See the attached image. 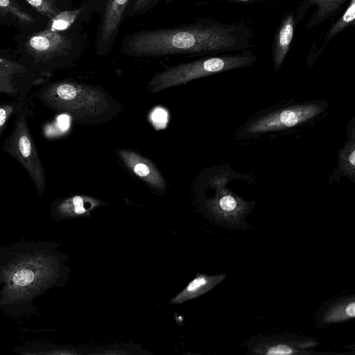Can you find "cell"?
<instances>
[{"instance_id": "1", "label": "cell", "mask_w": 355, "mask_h": 355, "mask_svg": "<svg viewBox=\"0 0 355 355\" xmlns=\"http://www.w3.org/2000/svg\"><path fill=\"white\" fill-rule=\"evenodd\" d=\"M248 28L207 18L173 27L140 30L124 36L119 51L134 58L209 55L254 46Z\"/></svg>"}, {"instance_id": "2", "label": "cell", "mask_w": 355, "mask_h": 355, "mask_svg": "<svg viewBox=\"0 0 355 355\" xmlns=\"http://www.w3.org/2000/svg\"><path fill=\"white\" fill-rule=\"evenodd\" d=\"M59 258L49 243L26 242L0 250V309L28 310L36 297L55 286Z\"/></svg>"}, {"instance_id": "3", "label": "cell", "mask_w": 355, "mask_h": 355, "mask_svg": "<svg viewBox=\"0 0 355 355\" xmlns=\"http://www.w3.org/2000/svg\"><path fill=\"white\" fill-rule=\"evenodd\" d=\"M24 28L17 36V59L44 79L72 66L83 53L80 29L61 30L49 20L41 29Z\"/></svg>"}, {"instance_id": "4", "label": "cell", "mask_w": 355, "mask_h": 355, "mask_svg": "<svg viewBox=\"0 0 355 355\" xmlns=\"http://www.w3.org/2000/svg\"><path fill=\"white\" fill-rule=\"evenodd\" d=\"M33 96L50 110L67 114L80 124L103 123L121 109L102 86L69 79L43 85Z\"/></svg>"}, {"instance_id": "5", "label": "cell", "mask_w": 355, "mask_h": 355, "mask_svg": "<svg viewBox=\"0 0 355 355\" xmlns=\"http://www.w3.org/2000/svg\"><path fill=\"white\" fill-rule=\"evenodd\" d=\"M28 115L26 98L21 99L15 112L12 131L4 139L2 149L23 166L42 197L46 191V173L28 127Z\"/></svg>"}, {"instance_id": "6", "label": "cell", "mask_w": 355, "mask_h": 355, "mask_svg": "<svg viewBox=\"0 0 355 355\" xmlns=\"http://www.w3.org/2000/svg\"><path fill=\"white\" fill-rule=\"evenodd\" d=\"M324 110L322 103L311 102L275 110L248 123L244 129L252 136L290 128L313 119Z\"/></svg>"}, {"instance_id": "7", "label": "cell", "mask_w": 355, "mask_h": 355, "mask_svg": "<svg viewBox=\"0 0 355 355\" xmlns=\"http://www.w3.org/2000/svg\"><path fill=\"white\" fill-rule=\"evenodd\" d=\"M44 81L18 59L0 56V93L13 99L27 98L31 89Z\"/></svg>"}, {"instance_id": "8", "label": "cell", "mask_w": 355, "mask_h": 355, "mask_svg": "<svg viewBox=\"0 0 355 355\" xmlns=\"http://www.w3.org/2000/svg\"><path fill=\"white\" fill-rule=\"evenodd\" d=\"M130 1L105 0L96 33L95 51L97 55L105 56L111 52Z\"/></svg>"}, {"instance_id": "9", "label": "cell", "mask_w": 355, "mask_h": 355, "mask_svg": "<svg viewBox=\"0 0 355 355\" xmlns=\"http://www.w3.org/2000/svg\"><path fill=\"white\" fill-rule=\"evenodd\" d=\"M222 178H214L216 195L205 202L206 207L216 219L231 223H238L249 211V202L225 188Z\"/></svg>"}, {"instance_id": "10", "label": "cell", "mask_w": 355, "mask_h": 355, "mask_svg": "<svg viewBox=\"0 0 355 355\" xmlns=\"http://www.w3.org/2000/svg\"><path fill=\"white\" fill-rule=\"evenodd\" d=\"M349 0H301L293 11L295 26L304 19L307 12L315 7L313 12L307 20L305 28L312 29L331 17L338 14L345 8Z\"/></svg>"}, {"instance_id": "11", "label": "cell", "mask_w": 355, "mask_h": 355, "mask_svg": "<svg viewBox=\"0 0 355 355\" xmlns=\"http://www.w3.org/2000/svg\"><path fill=\"white\" fill-rule=\"evenodd\" d=\"M116 154L124 165L149 187L157 190L166 189L164 178L149 159L127 149H119Z\"/></svg>"}, {"instance_id": "12", "label": "cell", "mask_w": 355, "mask_h": 355, "mask_svg": "<svg viewBox=\"0 0 355 355\" xmlns=\"http://www.w3.org/2000/svg\"><path fill=\"white\" fill-rule=\"evenodd\" d=\"M101 204L93 197L74 195L55 200L51 205V214L56 219L84 216Z\"/></svg>"}, {"instance_id": "13", "label": "cell", "mask_w": 355, "mask_h": 355, "mask_svg": "<svg viewBox=\"0 0 355 355\" xmlns=\"http://www.w3.org/2000/svg\"><path fill=\"white\" fill-rule=\"evenodd\" d=\"M295 24L293 11L287 12L281 19L275 33L272 55L275 71L281 68L292 44Z\"/></svg>"}, {"instance_id": "14", "label": "cell", "mask_w": 355, "mask_h": 355, "mask_svg": "<svg viewBox=\"0 0 355 355\" xmlns=\"http://www.w3.org/2000/svg\"><path fill=\"white\" fill-rule=\"evenodd\" d=\"M105 0H87L74 9L60 12L53 18L62 29H80L97 12L101 14Z\"/></svg>"}, {"instance_id": "15", "label": "cell", "mask_w": 355, "mask_h": 355, "mask_svg": "<svg viewBox=\"0 0 355 355\" xmlns=\"http://www.w3.org/2000/svg\"><path fill=\"white\" fill-rule=\"evenodd\" d=\"M225 277L223 273L216 275L198 274L180 293L171 300L169 304H180L199 297L212 289Z\"/></svg>"}, {"instance_id": "16", "label": "cell", "mask_w": 355, "mask_h": 355, "mask_svg": "<svg viewBox=\"0 0 355 355\" xmlns=\"http://www.w3.org/2000/svg\"><path fill=\"white\" fill-rule=\"evenodd\" d=\"M355 24V0H349L341 15L329 27L323 36L322 45L315 49H310L307 62H313L323 51L329 42L342 31Z\"/></svg>"}, {"instance_id": "17", "label": "cell", "mask_w": 355, "mask_h": 355, "mask_svg": "<svg viewBox=\"0 0 355 355\" xmlns=\"http://www.w3.org/2000/svg\"><path fill=\"white\" fill-rule=\"evenodd\" d=\"M311 341L272 342L263 343L254 348L261 354H294L304 353V349L314 345Z\"/></svg>"}, {"instance_id": "18", "label": "cell", "mask_w": 355, "mask_h": 355, "mask_svg": "<svg viewBox=\"0 0 355 355\" xmlns=\"http://www.w3.org/2000/svg\"><path fill=\"white\" fill-rule=\"evenodd\" d=\"M352 123L349 130L351 135L349 140L338 153V173L347 176L354 181L355 176V133L354 121Z\"/></svg>"}, {"instance_id": "19", "label": "cell", "mask_w": 355, "mask_h": 355, "mask_svg": "<svg viewBox=\"0 0 355 355\" xmlns=\"http://www.w3.org/2000/svg\"><path fill=\"white\" fill-rule=\"evenodd\" d=\"M355 316L354 298L341 300L332 305L323 315V322L333 323L344 321Z\"/></svg>"}, {"instance_id": "20", "label": "cell", "mask_w": 355, "mask_h": 355, "mask_svg": "<svg viewBox=\"0 0 355 355\" xmlns=\"http://www.w3.org/2000/svg\"><path fill=\"white\" fill-rule=\"evenodd\" d=\"M36 12L48 19L71 8V0H25Z\"/></svg>"}, {"instance_id": "21", "label": "cell", "mask_w": 355, "mask_h": 355, "mask_svg": "<svg viewBox=\"0 0 355 355\" xmlns=\"http://www.w3.org/2000/svg\"><path fill=\"white\" fill-rule=\"evenodd\" d=\"M0 8L9 13L24 27H34L37 24L34 17L26 12L16 0H0Z\"/></svg>"}, {"instance_id": "22", "label": "cell", "mask_w": 355, "mask_h": 355, "mask_svg": "<svg viewBox=\"0 0 355 355\" xmlns=\"http://www.w3.org/2000/svg\"><path fill=\"white\" fill-rule=\"evenodd\" d=\"M159 0H130L125 12V18L143 15L155 8Z\"/></svg>"}, {"instance_id": "23", "label": "cell", "mask_w": 355, "mask_h": 355, "mask_svg": "<svg viewBox=\"0 0 355 355\" xmlns=\"http://www.w3.org/2000/svg\"><path fill=\"white\" fill-rule=\"evenodd\" d=\"M21 99H12L10 102L0 105V139L10 117L15 114L19 101Z\"/></svg>"}, {"instance_id": "24", "label": "cell", "mask_w": 355, "mask_h": 355, "mask_svg": "<svg viewBox=\"0 0 355 355\" xmlns=\"http://www.w3.org/2000/svg\"><path fill=\"white\" fill-rule=\"evenodd\" d=\"M17 22L16 20L7 12L0 8V26L7 22Z\"/></svg>"}, {"instance_id": "25", "label": "cell", "mask_w": 355, "mask_h": 355, "mask_svg": "<svg viewBox=\"0 0 355 355\" xmlns=\"http://www.w3.org/2000/svg\"><path fill=\"white\" fill-rule=\"evenodd\" d=\"M220 1H232V2H248V3H262V2H266L268 1L271 0H220Z\"/></svg>"}, {"instance_id": "26", "label": "cell", "mask_w": 355, "mask_h": 355, "mask_svg": "<svg viewBox=\"0 0 355 355\" xmlns=\"http://www.w3.org/2000/svg\"><path fill=\"white\" fill-rule=\"evenodd\" d=\"M173 1V0H165V2H166V3H168L172 2Z\"/></svg>"}, {"instance_id": "27", "label": "cell", "mask_w": 355, "mask_h": 355, "mask_svg": "<svg viewBox=\"0 0 355 355\" xmlns=\"http://www.w3.org/2000/svg\"><path fill=\"white\" fill-rule=\"evenodd\" d=\"M80 3H83L85 2H86L87 0H80Z\"/></svg>"}, {"instance_id": "28", "label": "cell", "mask_w": 355, "mask_h": 355, "mask_svg": "<svg viewBox=\"0 0 355 355\" xmlns=\"http://www.w3.org/2000/svg\"><path fill=\"white\" fill-rule=\"evenodd\" d=\"M1 94L0 93V95H1Z\"/></svg>"}]
</instances>
